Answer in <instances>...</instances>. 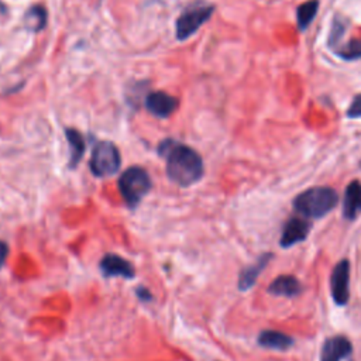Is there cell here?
Instances as JSON below:
<instances>
[{
	"instance_id": "11",
	"label": "cell",
	"mask_w": 361,
	"mask_h": 361,
	"mask_svg": "<svg viewBox=\"0 0 361 361\" xmlns=\"http://www.w3.org/2000/svg\"><path fill=\"white\" fill-rule=\"evenodd\" d=\"M271 258H273V254L266 253L261 257H258V260L254 264H251V266L243 269V271L240 273V277H238V290L242 292L251 290V288L256 285L258 277L264 271V269L269 266Z\"/></svg>"
},
{
	"instance_id": "10",
	"label": "cell",
	"mask_w": 361,
	"mask_h": 361,
	"mask_svg": "<svg viewBox=\"0 0 361 361\" xmlns=\"http://www.w3.org/2000/svg\"><path fill=\"white\" fill-rule=\"evenodd\" d=\"M353 351V346L349 339L345 336H334L325 340L321 361H342L343 358L349 357Z\"/></svg>"
},
{
	"instance_id": "2",
	"label": "cell",
	"mask_w": 361,
	"mask_h": 361,
	"mask_svg": "<svg viewBox=\"0 0 361 361\" xmlns=\"http://www.w3.org/2000/svg\"><path fill=\"white\" fill-rule=\"evenodd\" d=\"M339 203V195L333 188L315 186L306 189L294 201V208L303 218L321 219Z\"/></svg>"
},
{
	"instance_id": "1",
	"label": "cell",
	"mask_w": 361,
	"mask_h": 361,
	"mask_svg": "<svg viewBox=\"0 0 361 361\" xmlns=\"http://www.w3.org/2000/svg\"><path fill=\"white\" fill-rule=\"evenodd\" d=\"M158 153L166 162V175L179 186L197 184L203 175L202 157L185 144L174 140H164Z\"/></svg>"
},
{
	"instance_id": "20",
	"label": "cell",
	"mask_w": 361,
	"mask_h": 361,
	"mask_svg": "<svg viewBox=\"0 0 361 361\" xmlns=\"http://www.w3.org/2000/svg\"><path fill=\"white\" fill-rule=\"evenodd\" d=\"M347 116L350 119H357L361 117V95H357L354 101L351 102L349 110H347Z\"/></svg>"
},
{
	"instance_id": "16",
	"label": "cell",
	"mask_w": 361,
	"mask_h": 361,
	"mask_svg": "<svg viewBox=\"0 0 361 361\" xmlns=\"http://www.w3.org/2000/svg\"><path fill=\"white\" fill-rule=\"evenodd\" d=\"M319 10V0H309V2L302 3L298 10V27L299 30H306L309 27V24L314 21Z\"/></svg>"
},
{
	"instance_id": "6",
	"label": "cell",
	"mask_w": 361,
	"mask_h": 361,
	"mask_svg": "<svg viewBox=\"0 0 361 361\" xmlns=\"http://www.w3.org/2000/svg\"><path fill=\"white\" fill-rule=\"evenodd\" d=\"M350 262L347 260H342L332 271L330 275V292L336 305L345 306L350 299Z\"/></svg>"
},
{
	"instance_id": "4",
	"label": "cell",
	"mask_w": 361,
	"mask_h": 361,
	"mask_svg": "<svg viewBox=\"0 0 361 361\" xmlns=\"http://www.w3.org/2000/svg\"><path fill=\"white\" fill-rule=\"evenodd\" d=\"M89 165L93 175L99 178L112 177L122 165V157L113 142L99 141L93 149Z\"/></svg>"
},
{
	"instance_id": "3",
	"label": "cell",
	"mask_w": 361,
	"mask_h": 361,
	"mask_svg": "<svg viewBox=\"0 0 361 361\" xmlns=\"http://www.w3.org/2000/svg\"><path fill=\"white\" fill-rule=\"evenodd\" d=\"M153 184L149 173L140 166H132L119 178V190L129 208L134 209L146 197Z\"/></svg>"
},
{
	"instance_id": "15",
	"label": "cell",
	"mask_w": 361,
	"mask_h": 361,
	"mask_svg": "<svg viewBox=\"0 0 361 361\" xmlns=\"http://www.w3.org/2000/svg\"><path fill=\"white\" fill-rule=\"evenodd\" d=\"M66 138H68V144H69V149H71L69 164H71V166H75L81 161V158L85 153V147H86L85 138L78 130H74V129L66 130Z\"/></svg>"
},
{
	"instance_id": "19",
	"label": "cell",
	"mask_w": 361,
	"mask_h": 361,
	"mask_svg": "<svg viewBox=\"0 0 361 361\" xmlns=\"http://www.w3.org/2000/svg\"><path fill=\"white\" fill-rule=\"evenodd\" d=\"M345 32H346V24L340 18H336L334 24H333V29H332L330 36H329V45L333 48L338 45L339 41L342 40Z\"/></svg>"
},
{
	"instance_id": "17",
	"label": "cell",
	"mask_w": 361,
	"mask_h": 361,
	"mask_svg": "<svg viewBox=\"0 0 361 361\" xmlns=\"http://www.w3.org/2000/svg\"><path fill=\"white\" fill-rule=\"evenodd\" d=\"M47 13L41 6H34L32 10L26 13V23L30 30H41L45 26Z\"/></svg>"
},
{
	"instance_id": "22",
	"label": "cell",
	"mask_w": 361,
	"mask_h": 361,
	"mask_svg": "<svg viewBox=\"0 0 361 361\" xmlns=\"http://www.w3.org/2000/svg\"><path fill=\"white\" fill-rule=\"evenodd\" d=\"M137 295H138V298H140L142 302H149V301L153 299L150 291H147L146 288H142V286L138 288V290H137Z\"/></svg>"
},
{
	"instance_id": "14",
	"label": "cell",
	"mask_w": 361,
	"mask_h": 361,
	"mask_svg": "<svg viewBox=\"0 0 361 361\" xmlns=\"http://www.w3.org/2000/svg\"><path fill=\"white\" fill-rule=\"evenodd\" d=\"M258 345L264 349L286 351L294 346V339L291 336L277 330H262L258 336Z\"/></svg>"
},
{
	"instance_id": "9",
	"label": "cell",
	"mask_w": 361,
	"mask_h": 361,
	"mask_svg": "<svg viewBox=\"0 0 361 361\" xmlns=\"http://www.w3.org/2000/svg\"><path fill=\"white\" fill-rule=\"evenodd\" d=\"M101 270L106 278L123 277L129 279L134 277L133 264L117 254H106L101 261Z\"/></svg>"
},
{
	"instance_id": "12",
	"label": "cell",
	"mask_w": 361,
	"mask_h": 361,
	"mask_svg": "<svg viewBox=\"0 0 361 361\" xmlns=\"http://www.w3.org/2000/svg\"><path fill=\"white\" fill-rule=\"evenodd\" d=\"M302 285L298 278L294 275H279L277 277L271 285L269 286V294L274 297H285V298H294L302 292Z\"/></svg>"
},
{
	"instance_id": "21",
	"label": "cell",
	"mask_w": 361,
	"mask_h": 361,
	"mask_svg": "<svg viewBox=\"0 0 361 361\" xmlns=\"http://www.w3.org/2000/svg\"><path fill=\"white\" fill-rule=\"evenodd\" d=\"M8 254H9L8 245L5 242H0V269H2L5 266Z\"/></svg>"
},
{
	"instance_id": "7",
	"label": "cell",
	"mask_w": 361,
	"mask_h": 361,
	"mask_svg": "<svg viewBox=\"0 0 361 361\" xmlns=\"http://www.w3.org/2000/svg\"><path fill=\"white\" fill-rule=\"evenodd\" d=\"M312 225L306 219L291 218L284 226L279 246L284 249H290L298 243H302L306 240Z\"/></svg>"
},
{
	"instance_id": "18",
	"label": "cell",
	"mask_w": 361,
	"mask_h": 361,
	"mask_svg": "<svg viewBox=\"0 0 361 361\" xmlns=\"http://www.w3.org/2000/svg\"><path fill=\"white\" fill-rule=\"evenodd\" d=\"M338 54L346 61H354L361 58V40H351L343 47L338 48Z\"/></svg>"
},
{
	"instance_id": "13",
	"label": "cell",
	"mask_w": 361,
	"mask_h": 361,
	"mask_svg": "<svg viewBox=\"0 0 361 361\" xmlns=\"http://www.w3.org/2000/svg\"><path fill=\"white\" fill-rule=\"evenodd\" d=\"M361 214V182L353 181L347 185L343 199V216L347 221H354Z\"/></svg>"
},
{
	"instance_id": "8",
	"label": "cell",
	"mask_w": 361,
	"mask_h": 361,
	"mask_svg": "<svg viewBox=\"0 0 361 361\" xmlns=\"http://www.w3.org/2000/svg\"><path fill=\"white\" fill-rule=\"evenodd\" d=\"M146 108L155 117L165 119V117H170L177 110L178 101L174 98V96L158 90L147 96Z\"/></svg>"
},
{
	"instance_id": "5",
	"label": "cell",
	"mask_w": 361,
	"mask_h": 361,
	"mask_svg": "<svg viewBox=\"0 0 361 361\" xmlns=\"http://www.w3.org/2000/svg\"><path fill=\"white\" fill-rule=\"evenodd\" d=\"M214 8L210 5H195L188 8L177 20V37L178 40H186L194 36L203 24L210 18Z\"/></svg>"
}]
</instances>
